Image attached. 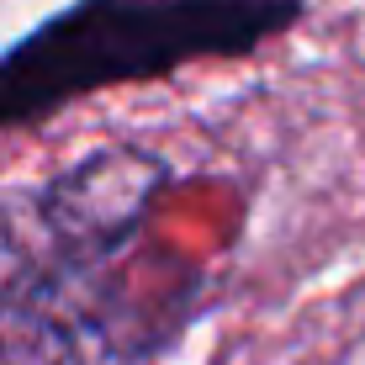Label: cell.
<instances>
[{
	"label": "cell",
	"instance_id": "3",
	"mask_svg": "<svg viewBox=\"0 0 365 365\" xmlns=\"http://www.w3.org/2000/svg\"><path fill=\"white\" fill-rule=\"evenodd\" d=\"M0 365H16V360H11V355H6V349H0Z\"/></svg>",
	"mask_w": 365,
	"mask_h": 365
},
{
	"label": "cell",
	"instance_id": "2",
	"mask_svg": "<svg viewBox=\"0 0 365 365\" xmlns=\"http://www.w3.org/2000/svg\"><path fill=\"white\" fill-rule=\"evenodd\" d=\"M302 16L307 0H74L0 53V133L111 85L244 58Z\"/></svg>",
	"mask_w": 365,
	"mask_h": 365
},
{
	"label": "cell",
	"instance_id": "1",
	"mask_svg": "<svg viewBox=\"0 0 365 365\" xmlns=\"http://www.w3.org/2000/svg\"><path fill=\"white\" fill-rule=\"evenodd\" d=\"M170 185L175 170L165 154L111 143L0 196V318L43 339L64 365L154 360L180 339L191 307L138 302L117 265Z\"/></svg>",
	"mask_w": 365,
	"mask_h": 365
}]
</instances>
